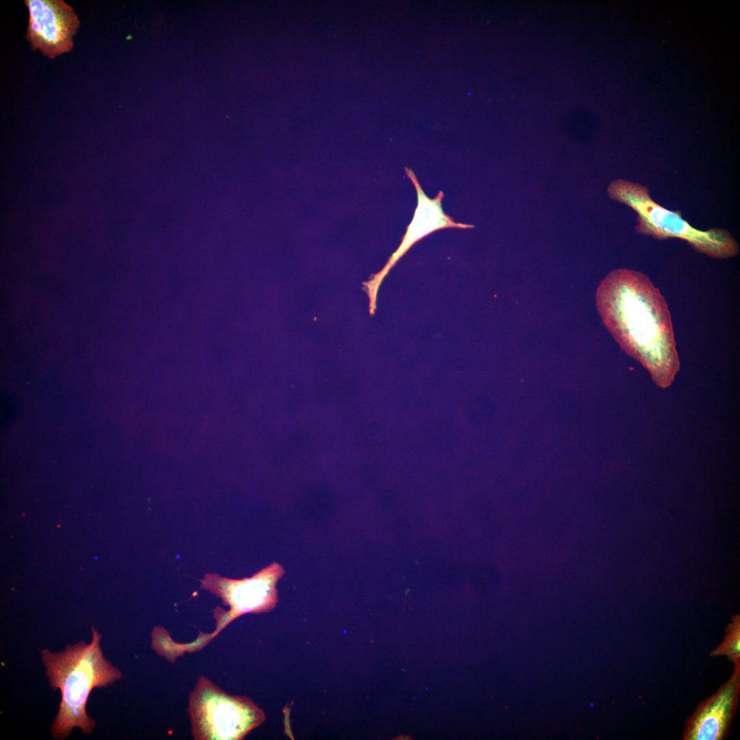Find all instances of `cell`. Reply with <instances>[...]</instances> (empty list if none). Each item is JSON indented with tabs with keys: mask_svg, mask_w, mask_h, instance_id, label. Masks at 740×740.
Listing matches in <instances>:
<instances>
[{
	"mask_svg": "<svg viewBox=\"0 0 740 740\" xmlns=\"http://www.w3.org/2000/svg\"><path fill=\"white\" fill-rule=\"evenodd\" d=\"M595 301L620 347L641 363L658 387L669 386L680 361L667 301L650 278L629 269L612 271L600 282Z\"/></svg>",
	"mask_w": 740,
	"mask_h": 740,
	"instance_id": "obj_1",
	"label": "cell"
},
{
	"mask_svg": "<svg viewBox=\"0 0 740 740\" xmlns=\"http://www.w3.org/2000/svg\"><path fill=\"white\" fill-rule=\"evenodd\" d=\"M92 640L66 644L65 649L53 652L41 651V658L50 687L60 689L61 700L51 727L52 736L66 738L73 729L79 728L89 734L95 721L86 713V704L95 688H107L122 677L118 668L106 659L100 647L102 635L91 627Z\"/></svg>",
	"mask_w": 740,
	"mask_h": 740,
	"instance_id": "obj_2",
	"label": "cell"
},
{
	"mask_svg": "<svg viewBox=\"0 0 740 740\" xmlns=\"http://www.w3.org/2000/svg\"><path fill=\"white\" fill-rule=\"evenodd\" d=\"M613 200L630 208L637 214V232L657 240L677 238L685 241L696 251L716 259L733 258L739 246L724 228L697 229L685 220L680 211H673L651 197L645 186L624 179L613 181L607 188Z\"/></svg>",
	"mask_w": 740,
	"mask_h": 740,
	"instance_id": "obj_3",
	"label": "cell"
},
{
	"mask_svg": "<svg viewBox=\"0 0 740 740\" xmlns=\"http://www.w3.org/2000/svg\"><path fill=\"white\" fill-rule=\"evenodd\" d=\"M189 712L196 739H241L264 719L251 700L227 694L205 678L190 693Z\"/></svg>",
	"mask_w": 740,
	"mask_h": 740,
	"instance_id": "obj_4",
	"label": "cell"
},
{
	"mask_svg": "<svg viewBox=\"0 0 740 740\" xmlns=\"http://www.w3.org/2000/svg\"><path fill=\"white\" fill-rule=\"evenodd\" d=\"M284 569L276 562L262 568L250 578L231 579L217 574H206L201 587L219 597L230 609L217 607L214 618L219 626H225L245 613H259L272 610L278 602L276 584Z\"/></svg>",
	"mask_w": 740,
	"mask_h": 740,
	"instance_id": "obj_5",
	"label": "cell"
},
{
	"mask_svg": "<svg viewBox=\"0 0 740 740\" xmlns=\"http://www.w3.org/2000/svg\"><path fill=\"white\" fill-rule=\"evenodd\" d=\"M29 20L25 38L32 51L46 58L69 53L80 21L73 8L64 0H25Z\"/></svg>",
	"mask_w": 740,
	"mask_h": 740,
	"instance_id": "obj_6",
	"label": "cell"
},
{
	"mask_svg": "<svg viewBox=\"0 0 740 740\" xmlns=\"http://www.w3.org/2000/svg\"><path fill=\"white\" fill-rule=\"evenodd\" d=\"M739 679V663H737L730 680L698 706L689 721L684 739L721 740L726 737L737 703Z\"/></svg>",
	"mask_w": 740,
	"mask_h": 740,
	"instance_id": "obj_7",
	"label": "cell"
},
{
	"mask_svg": "<svg viewBox=\"0 0 740 740\" xmlns=\"http://www.w3.org/2000/svg\"><path fill=\"white\" fill-rule=\"evenodd\" d=\"M407 175L414 184L417 194V206L415 210L413 219L407 227L406 233L396 252L393 255L385 272L408 250L416 241L430 233L443 228H471L473 226L455 222L451 217L447 215L441 206L443 197L442 191H439L434 199L429 198L421 187L413 171L406 167Z\"/></svg>",
	"mask_w": 740,
	"mask_h": 740,
	"instance_id": "obj_8",
	"label": "cell"
},
{
	"mask_svg": "<svg viewBox=\"0 0 740 740\" xmlns=\"http://www.w3.org/2000/svg\"><path fill=\"white\" fill-rule=\"evenodd\" d=\"M717 656L724 654L735 662L739 663V621H735L730 625L725 639L712 654Z\"/></svg>",
	"mask_w": 740,
	"mask_h": 740,
	"instance_id": "obj_9",
	"label": "cell"
}]
</instances>
